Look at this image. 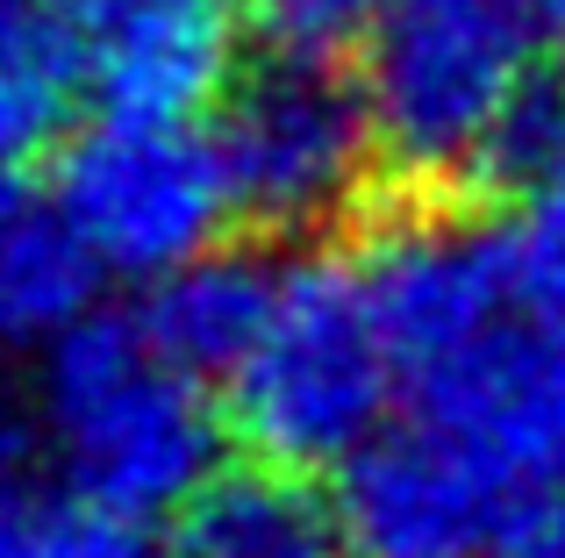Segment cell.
I'll return each mask as SVG.
<instances>
[{
    "label": "cell",
    "instance_id": "cell-16",
    "mask_svg": "<svg viewBox=\"0 0 565 558\" xmlns=\"http://www.w3.org/2000/svg\"><path fill=\"white\" fill-rule=\"evenodd\" d=\"M466 8H515V14H530V0H466Z\"/></svg>",
    "mask_w": 565,
    "mask_h": 558
},
{
    "label": "cell",
    "instance_id": "cell-1",
    "mask_svg": "<svg viewBox=\"0 0 565 558\" xmlns=\"http://www.w3.org/2000/svg\"><path fill=\"white\" fill-rule=\"evenodd\" d=\"M365 272L401 351V422L530 523L565 516V272L523 229L444 215L380 229Z\"/></svg>",
    "mask_w": 565,
    "mask_h": 558
},
{
    "label": "cell",
    "instance_id": "cell-14",
    "mask_svg": "<svg viewBox=\"0 0 565 558\" xmlns=\"http://www.w3.org/2000/svg\"><path fill=\"white\" fill-rule=\"evenodd\" d=\"M523 244L544 258L552 272H565V108H552L537 122V137H530L523 151Z\"/></svg>",
    "mask_w": 565,
    "mask_h": 558
},
{
    "label": "cell",
    "instance_id": "cell-5",
    "mask_svg": "<svg viewBox=\"0 0 565 558\" xmlns=\"http://www.w3.org/2000/svg\"><path fill=\"white\" fill-rule=\"evenodd\" d=\"M51 186L65 194L94 266L143 287L215 258V237L236 215L215 137L166 115H94L65 143Z\"/></svg>",
    "mask_w": 565,
    "mask_h": 558
},
{
    "label": "cell",
    "instance_id": "cell-9",
    "mask_svg": "<svg viewBox=\"0 0 565 558\" xmlns=\"http://www.w3.org/2000/svg\"><path fill=\"white\" fill-rule=\"evenodd\" d=\"M172 558H359L344 523L294 473H230L180 516Z\"/></svg>",
    "mask_w": 565,
    "mask_h": 558
},
{
    "label": "cell",
    "instance_id": "cell-4",
    "mask_svg": "<svg viewBox=\"0 0 565 558\" xmlns=\"http://www.w3.org/2000/svg\"><path fill=\"white\" fill-rule=\"evenodd\" d=\"M530 14L466 8V0H401L365 43L359 94L380 158L415 180L515 172L552 115L530 57Z\"/></svg>",
    "mask_w": 565,
    "mask_h": 558
},
{
    "label": "cell",
    "instance_id": "cell-15",
    "mask_svg": "<svg viewBox=\"0 0 565 558\" xmlns=\"http://www.w3.org/2000/svg\"><path fill=\"white\" fill-rule=\"evenodd\" d=\"M515 558H565V523H552V530H537Z\"/></svg>",
    "mask_w": 565,
    "mask_h": 558
},
{
    "label": "cell",
    "instance_id": "cell-8",
    "mask_svg": "<svg viewBox=\"0 0 565 558\" xmlns=\"http://www.w3.org/2000/svg\"><path fill=\"white\" fill-rule=\"evenodd\" d=\"M100 266L72 223L65 194L29 180L22 165L0 172V358H43L94 315Z\"/></svg>",
    "mask_w": 565,
    "mask_h": 558
},
{
    "label": "cell",
    "instance_id": "cell-3",
    "mask_svg": "<svg viewBox=\"0 0 565 558\" xmlns=\"http://www.w3.org/2000/svg\"><path fill=\"white\" fill-rule=\"evenodd\" d=\"M36 444L72 494L151 523L215 487L222 408L143 315H86L36 358Z\"/></svg>",
    "mask_w": 565,
    "mask_h": 558
},
{
    "label": "cell",
    "instance_id": "cell-11",
    "mask_svg": "<svg viewBox=\"0 0 565 558\" xmlns=\"http://www.w3.org/2000/svg\"><path fill=\"white\" fill-rule=\"evenodd\" d=\"M79 86L72 29L57 0H0V172L57 137Z\"/></svg>",
    "mask_w": 565,
    "mask_h": 558
},
{
    "label": "cell",
    "instance_id": "cell-6",
    "mask_svg": "<svg viewBox=\"0 0 565 558\" xmlns=\"http://www.w3.org/2000/svg\"><path fill=\"white\" fill-rule=\"evenodd\" d=\"M215 151L230 172L236 215L265 229H322L359 201L380 137L359 79H344L337 65L273 57L222 100Z\"/></svg>",
    "mask_w": 565,
    "mask_h": 558
},
{
    "label": "cell",
    "instance_id": "cell-2",
    "mask_svg": "<svg viewBox=\"0 0 565 558\" xmlns=\"http://www.w3.org/2000/svg\"><path fill=\"white\" fill-rule=\"evenodd\" d=\"M222 394L230 430L273 473L359 465L408 401L365 251H301L273 266L265 315Z\"/></svg>",
    "mask_w": 565,
    "mask_h": 558
},
{
    "label": "cell",
    "instance_id": "cell-13",
    "mask_svg": "<svg viewBox=\"0 0 565 558\" xmlns=\"http://www.w3.org/2000/svg\"><path fill=\"white\" fill-rule=\"evenodd\" d=\"M401 0H244V22L273 43V57L337 65L344 51L373 43Z\"/></svg>",
    "mask_w": 565,
    "mask_h": 558
},
{
    "label": "cell",
    "instance_id": "cell-7",
    "mask_svg": "<svg viewBox=\"0 0 565 558\" xmlns=\"http://www.w3.org/2000/svg\"><path fill=\"white\" fill-rule=\"evenodd\" d=\"M79 57V86L100 115H166L193 122V108L230 86L244 0H57Z\"/></svg>",
    "mask_w": 565,
    "mask_h": 558
},
{
    "label": "cell",
    "instance_id": "cell-10",
    "mask_svg": "<svg viewBox=\"0 0 565 558\" xmlns=\"http://www.w3.org/2000/svg\"><path fill=\"white\" fill-rule=\"evenodd\" d=\"M265 287H273V266H250V258H201V266L172 272L151 287V301L137 308L158 330V344L172 358H186L201 379H230L236 358H244L250 330L265 315Z\"/></svg>",
    "mask_w": 565,
    "mask_h": 558
},
{
    "label": "cell",
    "instance_id": "cell-12",
    "mask_svg": "<svg viewBox=\"0 0 565 558\" xmlns=\"http://www.w3.org/2000/svg\"><path fill=\"white\" fill-rule=\"evenodd\" d=\"M0 558H166L151 523L0 465Z\"/></svg>",
    "mask_w": 565,
    "mask_h": 558
}]
</instances>
